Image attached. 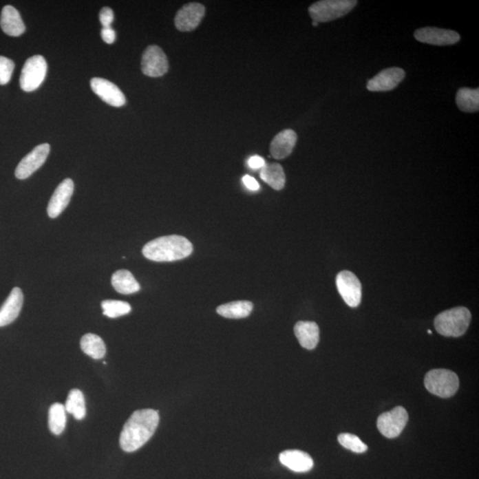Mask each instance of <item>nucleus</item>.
<instances>
[{"instance_id": "f257e3e1", "label": "nucleus", "mask_w": 479, "mask_h": 479, "mask_svg": "<svg viewBox=\"0 0 479 479\" xmlns=\"http://www.w3.org/2000/svg\"><path fill=\"white\" fill-rule=\"evenodd\" d=\"M159 414L153 409L137 410L131 414L120 435V447L133 453L152 438L159 423Z\"/></svg>"}, {"instance_id": "f03ea898", "label": "nucleus", "mask_w": 479, "mask_h": 479, "mask_svg": "<svg viewBox=\"0 0 479 479\" xmlns=\"http://www.w3.org/2000/svg\"><path fill=\"white\" fill-rule=\"evenodd\" d=\"M193 253V245L183 236L168 235L156 238L144 246L143 256L155 262H173L186 259Z\"/></svg>"}, {"instance_id": "7ed1b4c3", "label": "nucleus", "mask_w": 479, "mask_h": 479, "mask_svg": "<svg viewBox=\"0 0 479 479\" xmlns=\"http://www.w3.org/2000/svg\"><path fill=\"white\" fill-rule=\"evenodd\" d=\"M471 315L466 307H456L439 313L435 318L434 326L438 333L444 337H459L465 334L471 323Z\"/></svg>"}, {"instance_id": "20e7f679", "label": "nucleus", "mask_w": 479, "mask_h": 479, "mask_svg": "<svg viewBox=\"0 0 479 479\" xmlns=\"http://www.w3.org/2000/svg\"><path fill=\"white\" fill-rule=\"evenodd\" d=\"M459 377L453 371L433 370L426 374L425 386L428 392L440 398L452 397L459 389Z\"/></svg>"}, {"instance_id": "39448f33", "label": "nucleus", "mask_w": 479, "mask_h": 479, "mask_svg": "<svg viewBox=\"0 0 479 479\" xmlns=\"http://www.w3.org/2000/svg\"><path fill=\"white\" fill-rule=\"evenodd\" d=\"M356 5L354 0H322L309 8V14L315 23H328L345 17Z\"/></svg>"}, {"instance_id": "423d86ee", "label": "nucleus", "mask_w": 479, "mask_h": 479, "mask_svg": "<svg viewBox=\"0 0 479 479\" xmlns=\"http://www.w3.org/2000/svg\"><path fill=\"white\" fill-rule=\"evenodd\" d=\"M47 73V63L41 55L29 58L21 70L20 87L23 91L36 90L44 82Z\"/></svg>"}, {"instance_id": "0eeeda50", "label": "nucleus", "mask_w": 479, "mask_h": 479, "mask_svg": "<svg viewBox=\"0 0 479 479\" xmlns=\"http://www.w3.org/2000/svg\"><path fill=\"white\" fill-rule=\"evenodd\" d=\"M408 422V414L403 407L393 408L389 412L381 414L377 419V428L387 438L398 437Z\"/></svg>"}, {"instance_id": "6e6552de", "label": "nucleus", "mask_w": 479, "mask_h": 479, "mask_svg": "<svg viewBox=\"0 0 479 479\" xmlns=\"http://www.w3.org/2000/svg\"><path fill=\"white\" fill-rule=\"evenodd\" d=\"M141 70L144 75L150 78H159L167 74L169 63L167 55L158 45H149L142 55Z\"/></svg>"}, {"instance_id": "1a4fd4ad", "label": "nucleus", "mask_w": 479, "mask_h": 479, "mask_svg": "<svg viewBox=\"0 0 479 479\" xmlns=\"http://www.w3.org/2000/svg\"><path fill=\"white\" fill-rule=\"evenodd\" d=\"M337 287L345 302L357 307L361 301V284L357 276L350 271H343L337 276Z\"/></svg>"}, {"instance_id": "9d476101", "label": "nucleus", "mask_w": 479, "mask_h": 479, "mask_svg": "<svg viewBox=\"0 0 479 479\" xmlns=\"http://www.w3.org/2000/svg\"><path fill=\"white\" fill-rule=\"evenodd\" d=\"M49 152H50L49 144L36 146L18 164L15 170V177L18 180H26L32 176L47 161Z\"/></svg>"}, {"instance_id": "9b49d317", "label": "nucleus", "mask_w": 479, "mask_h": 479, "mask_svg": "<svg viewBox=\"0 0 479 479\" xmlns=\"http://www.w3.org/2000/svg\"><path fill=\"white\" fill-rule=\"evenodd\" d=\"M205 14V8L200 3H189L181 8L175 17V26L180 32H192L198 27Z\"/></svg>"}, {"instance_id": "f8f14e48", "label": "nucleus", "mask_w": 479, "mask_h": 479, "mask_svg": "<svg viewBox=\"0 0 479 479\" xmlns=\"http://www.w3.org/2000/svg\"><path fill=\"white\" fill-rule=\"evenodd\" d=\"M414 38L419 42L434 45H449L456 44L460 36L454 30L426 27L417 30Z\"/></svg>"}, {"instance_id": "ddd939ff", "label": "nucleus", "mask_w": 479, "mask_h": 479, "mask_svg": "<svg viewBox=\"0 0 479 479\" xmlns=\"http://www.w3.org/2000/svg\"><path fill=\"white\" fill-rule=\"evenodd\" d=\"M406 73L401 67H389L368 80L367 88L370 92H388L398 87Z\"/></svg>"}, {"instance_id": "4468645a", "label": "nucleus", "mask_w": 479, "mask_h": 479, "mask_svg": "<svg viewBox=\"0 0 479 479\" xmlns=\"http://www.w3.org/2000/svg\"><path fill=\"white\" fill-rule=\"evenodd\" d=\"M91 87L95 94L110 106L122 107L127 103L123 92L109 80L94 78L91 80Z\"/></svg>"}, {"instance_id": "2eb2a0df", "label": "nucleus", "mask_w": 479, "mask_h": 479, "mask_svg": "<svg viewBox=\"0 0 479 479\" xmlns=\"http://www.w3.org/2000/svg\"><path fill=\"white\" fill-rule=\"evenodd\" d=\"M74 192L72 180L66 179L57 187L47 207L48 216L55 219L63 213L69 205Z\"/></svg>"}, {"instance_id": "dca6fc26", "label": "nucleus", "mask_w": 479, "mask_h": 479, "mask_svg": "<svg viewBox=\"0 0 479 479\" xmlns=\"http://www.w3.org/2000/svg\"><path fill=\"white\" fill-rule=\"evenodd\" d=\"M23 305V294L21 288H14L0 308V327L8 326L20 315Z\"/></svg>"}, {"instance_id": "f3484780", "label": "nucleus", "mask_w": 479, "mask_h": 479, "mask_svg": "<svg viewBox=\"0 0 479 479\" xmlns=\"http://www.w3.org/2000/svg\"><path fill=\"white\" fill-rule=\"evenodd\" d=\"M279 462L291 471L308 472L313 467V460L308 454L299 450H287L279 454Z\"/></svg>"}, {"instance_id": "a211bd4d", "label": "nucleus", "mask_w": 479, "mask_h": 479, "mask_svg": "<svg viewBox=\"0 0 479 479\" xmlns=\"http://www.w3.org/2000/svg\"><path fill=\"white\" fill-rule=\"evenodd\" d=\"M297 140V134L293 130H284L279 133L271 142L270 152L273 158H286L293 151Z\"/></svg>"}, {"instance_id": "6ab92c4d", "label": "nucleus", "mask_w": 479, "mask_h": 479, "mask_svg": "<svg viewBox=\"0 0 479 479\" xmlns=\"http://www.w3.org/2000/svg\"><path fill=\"white\" fill-rule=\"evenodd\" d=\"M0 27L3 32L11 36H19L25 32V25L19 12L12 6H6L2 9Z\"/></svg>"}, {"instance_id": "aec40b11", "label": "nucleus", "mask_w": 479, "mask_h": 479, "mask_svg": "<svg viewBox=\"0 0 479 479\" xmlns=\"http://www.w3.org/2000/svg\"><path fill=\"white\" fill-rule=\"evenodd\" d=\"M294 332L301 345L307 350L315 349L319 341V328L313 321H299Z\"/></svg>"}, {"instance_id": "412c9836", "label": "nucleus", "mask_w": 479, "mask_h": 479, "mask_svg": "<svg viewBox=\"0 0 479 479\" xmlns=\"http://www.w3.org/2000/svg\"><path fill=\"white\" fill-rule=\"evenodd\" d=\"M111 284L118 293L124 295L134 294L140 290L139 282L128 270H119L114 273Z\"/></svg>"}, {"instance_id": "4be33fe9", "label": "nucleus", "mask_w": 479, "mask_h": 479, "mask_svg": "<svg viewBox=\"0 0 479 479\" xmlns=\"http://www.w3.org/2000/svg\"><path fill=\"white\" fill-rule=\"evenodd\" d=\"M253 310V304L250 301H235L225 304L217 308V312L227 319L246 318Z\"/></svg>"}, {"instance_id": "5701e85b", "label": "nucleus", "mask_w": 479, "mask_h": 479, "mask_svg": "<svg viewBox=\"0 0 479 479\" xmlns=\"http://www.w3.org/2000/svg\"><path fill=\"white\" fill-rule=\"evenodd\" d=\"M260 178L275 190L284 189L286 182L284 168L275 162L266 164L265 167L261 169Z\"/></svg>"}, {"instance_id": "b1692460", "label": "nucleus", "mask_w": 479, "mask_h": 479, "mask_svg": "<svg viewBox=\"0 0 479 479\" xmlns=\"http://www.w3.org/2000/svg\"><path fill=\"white\" fill-rule=\"evenodd\" d=\"M80 345H81L82 351L94 359H103L106 354L105 343L97 334L90 333L85 334L82 337Z\"/></svg>"}, {"instance_id": "393cba45", "label": "nucleus", "mask_w": 479, "mask_h": 479, "mask_svg": "<svg viewBox=\"0 0 479 479\" xmlns=\"http://www.w3.org/2000/svg\"><path fill=\"white\" fill-rule=\"evenodd\" d=\"M456 103L465 112H477L479 109L478 89L460 88L456 94Z\"/></svg>"}, {"instance_id": "a878e982", "label": "nucleus", "mask_w": 479, "mask_h": 479, "mask_svg": "<svg viewBox=\"0 0 479 479\" xmlns=\"http://www.w3.org/2000/svg\"><path fill=\"white\" fill-rule=\"evenodd\" d=\"M66 412L72 414L76 420L85 418L87 414L84 394L78 389H73L67 396L65 404Z\"/></svg>"}, {"instance_id": "bb28decb", "label": "nucleus", "mask_w": 479, "mask_h": 479, "mask_svg": "<svg viewBox=\"0 0 479 479\" xmlns=\"http://www.w3.org/2000/svg\"><path fill=\"white\" fill-rule=\"evenodd\" d=\"M66 422L65 406L60 403L52 405L48 416V425L51 432L54 435L61 434L65 429Z\"/></svg>"}, {"instance_id": "cd10ccee", "label": "nucleus", "mask_w": 479, "mask_h": 479, "mask_svg": "<svg viewBox=\"0 0 479 479\" xmlns=\"http://www.w3.org/2000/svg\"><path fill=\"white\" fill-rule=\"evenodd\" d=\"M103 315L109 318H118L127 315L131 311V307L124 301L105 300L101 303Z\"/></svg>"}, {"instance_id": "c85d7f7f", "label": "nucleus", "mask_w": 479, "mask_h": 479, "mask_svg": "<svg viewBox=\"0 0 479 479\" xmlns=\"http://www.w3.org/2000/svg\"><path fill=\"white\" fill-rule=\"evenodd\" d=\"M339 442L341 446L351 450L353 453L362 454L368 450L367 445L364 444L361 438L350 433H341L339 436Z\"/></svg>"}, {"instance_id": "c756f323", "label": "nucleus", "mask_w": 479, "mask_h": 479, "mask_svg": "<svg viewBox=\"0 0 479 479\" xmlns=\"http://www.w3.org/2000/svg\"><path fill=\"white\" fill-rule=\"evenodd\" d=\"M14 70V61L7 57L0 56V85L8 84Z\"/></svg>"}, {"instance_id": "7c9ffc66", "label": "nucleus", "mask_w": 479, "mask_h": 479, "mask_svg": "<svg viewBox=\"0 0 479 479\" xmlns=\"http://www.w3.org/2000/svg\"><path fill=\"white\" fill-rule=\"evenodd\" d=\"M100 23L103 27H110L114 21V13L111 8H103L100 13Z\"/></svg>"}, {"instance_id": "2f4dec72", "label": "nucleus", "mask_w": 479, "mask_h": 479, "mask_svg": "<svg viewBox=\"0 0 479 479\" xmlns=\"http://www.w3.org/2000/svg\"><path fill=\"white\" fill-rule=\"evenodd\" d=\"M101 38H103V41L107 43V44H113L116 40V32L110 27H103L101 30Z\"/></svg>"}, {"instance_id": "473e14b6", "label": "nucleus", "mask_w": 479, "mask_h": 479, "mask_svg": "<svg viewBox=\"0 0 479 479\" xmlns=\"http://www.w3.org/2000/svg\"><path fill=\"white\" fill-rule=\"evenodd\" d=\"M248 164L253 170H259V169H262L265 167L266 161L265 159L259 156H254L248 159Z\"/></svg>"}, {"instance_id": "72a5a7b5", "label": "nucleus", "mask_w": 479, "mask_h": 479, "mask_svg": "<svg viewBox=\"0 0 479 479\" xmlns=\"http://www.w3.org/2000/svg\"><path fill=\"white\" fill-rule=\"evenodd\" d=\"M242 182H244L245 187L247 189L251 190V191H257L259 189V184L253 177L250 176V175H245L242 178Z\"/></svg>"}, {"instance_id": "f704fd0d", "label": "nucleus", "mask_w": 479, "mask_h": 479, "mask_svg": "<svg viewBox=\"0 0 479 479\" xmlns=\"http://www.w3.org/2000/svg\"><path fill=\"white\" fill-rule=\"evenodd\" d=\"M428 333H429V334H432L431 330H428Z\"/></svg>"}]
</instances>
